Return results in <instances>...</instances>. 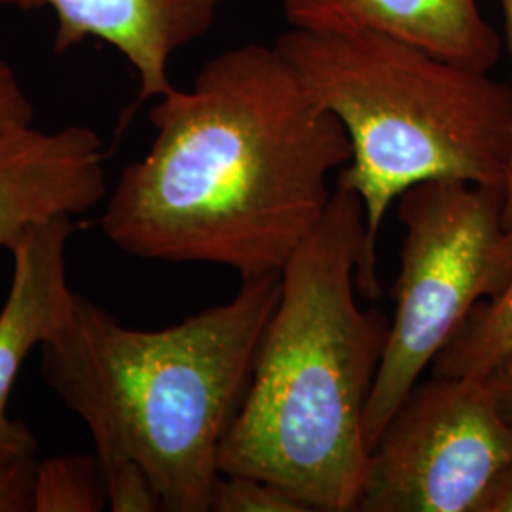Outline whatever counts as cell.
<instances>
[{
  "label": "cell",
  "mask_w": 512,
  "mask_h": 512,
  "mask_svg": "<svg viewBox=\"0 0 512 512\" xmlns=\"http://www.w3.org/2000/svg\"><path fill=\"white\" fill-rule=\"evenodd\" d=\"M148 118L154 143L120 173L101 219L118 249L145 260L281 274L325 217L330 173L351 160L346 129L275 46L207 59Z\"/></svg>",
  "instance_id": "6da1fadb"
},
{
  "label": "cell",
  "mask_w": 512,
  "mask_h": 512,
  "mask_svg": "<svg viewBox=\"0 0 512 512\" xmlns=\"http://www.w3.org/2000/svg\"><path fill=\"white\" fill-rule=\"evenodd\" d=\"M361 198L336 186L325 217L281 270L251 384L220 444L222 475L255 476L310 512H355L365 478V410L389 317L357 304Z\"/></svg>",
  "instance_id": "7a4b0ae2"
},
{
  "label": "cell",
  "mask_w": 512,
  "mask_h": 512,
  "mask_svg": "<svg viewBox=\"0 0 512 512\" xmlns=\"http://www.w3.org/2000/svg\"><path fill=\"white\" fill-rule=\"evenodd\" d=\"M281 274L241 279L238 294L162 330L128 329L74 293L38 346L46 385L86 423L95 452L135 459L164 511L209 512L220 444L251 384Z\"/></svg>",
  "instance_id": "3957f363"
},
{
  "label": "cell",
  "mask_w": 512,
  "mask_h": 512,
  "mask_svg": "<svg viewBox=\"0 0 512 512\" xmlns=\"http://www.w3.org/2000/svg\"><path fill=\"white\" fill-rule=\"evenodd\" d=\"M311 99L348 133L338 186L365 209L357 291L380 296L376 245L395 198L435 179L507 186L512 86L382 33L291 29L275 42Z\"/></svg>",
  "instance_id": "277c9868"
},
{
  "label": "cell",
  "mask_w": 512,
  "mask_h": 512,
  "mask_svg": "<svg viewBox=\"0 0 512 512\" xmlns=\"http://www.w3.org/2000/svg\"><path fill=\"white\" fill-rule=\"evenodd\" d=\"M503 215L505 190L486 184L435 179L401 196L406 234L395 315L366 403L368 450L463 319L509 283L512 228Z\"/></svg>",
  "instance_id": "5b68a950"
},
{
  "label": "cell",
  "mask_w": 512,
  "mask_h": 512,
  "mask_svg": "<svg viewBox=\"0 0 512 512\" xmlns=\"http://www.w3.org/2000/svg\"><path fill=\"white\" fill-rule=\"evenodd\" d=\"M511 459V423L488 380L433 376L368 450L357 511L476 512Z\"/></svg>",
  "instance_id": "8992f818"
},
{
  "label": "cell",
  "mask_w": 512,
  "mask_h": 512,
  "mask_svg": "<svg viewBox=\"0 0 512 512\" xmlns=\"http://www.w3.org/2000/svg\"><path fill=\"white\" fill-rule=\"evenodd\" d=\"M107 196L105 147L97 131L67 126L0 133V247L38 224L88 213Z\"/></svg>",
  "instance_id": "52a82bcc"
},
{
  "label": "cell",
  "mask_w": 512,
  "mask_h": 512,
  "mask_svg": "<svg viewBox=\"0 0 512 512\" xmlns=\"http://www.w3.org/2000/svg\"><path fill=\"white\" fill-rule=\"evenodd\" d=\"M73 232V217H57L29 230L10 249L14 274L0 310V465L37 456L35 433L10 416L8 399L23 361L71 310L67 243Z\"/></svg>",
  "instance_id": "ba28073f"
},
{
  "label": "cell",
  "mask_w": 512,
  "mask_h": 512,
  "mask_svg": "<svg viewBox=\"0 0 512 512\" xmlns=\"http://www.w3.org/2000/svg\"><path fill=\"white\" fill-rule=\"evenodd\" d=\"M222 0H0L19 10L52 8L55 54L86 38L105 40L128 59L139 76V103L164 97L175 86L169 61L177 50L213 27Z\"/></svg>",
  "instance_id": "9c48e42d"
},
{
  "label": "cell",
  "mask_w": 512,
  "mask_h": 512,
  "mask_svg": "<svg viewBox=\"0 0 512 512\" xmlns=\"http://www.w3.org/2000/svg\"><path fill=\"white\" fill-rule=\"evenodd\" d=\"M283 12L293 29L382 33L478 71H490L501 55L478 0H283Z\"/></svg>",
  "instance_id": "30bf717a"
},
{
  "label": "cell",
  "mask_w": 512,
  "mask_h": 512,
  "mask_svg": "<svg viewBox=\"0 0 512 512\" xmlns=\"http://www.w3.org/2000/svg\"><path fill=\"white\" fill-rule=\"evenodd\" d=\"M512 357V277L499 293L480 300L442 346L433 376L486 378Z\"/></svg>",
  "instance_id": "8fae6325"
},
{
  "label": "cell",
  "mask_w": 512,
  "mask_h": 512,
  "mask_svg": "<svg viewBox=\"0 0 512 512\" xmlns=\"http://www.w3.org/2000/svg\"><path fill=\"white\" fill-rule=\"evenodd\" d=\"M109 509L95 454L38 459L33 512H99Z\"/></svg>",
  "instance_id": "7c38bea8"
},
{
  "label": "cell",
  "mask_w": 512,
  "mask_h": 512,
  "mask_svg": "<svg viewBox=\"0 0 512 512\" xmlns=\"http://www.w3.org/2000/svg\"><path fill=\"white\" fill-rule=\"evenodd\" d=\"M95 456L105 480L109 511H164L158 488L135 459L118 452H95Z\"/></svg>",
  "instance_id": "4fadbf2b"
},
{
  "label": "cell",
  "mask_w": 512,
  "mask_h": 512,
  "mask_svg": "<svg viewBox=\"0 0 512 512\" xmlns=\"http://www.w3.org/2000/svg\"><path fill=\"white\" fill-rule=\"evenodd\" d=\"M211 512H310L294 495L255 476L220 475Z\"/></svg>",
  "instance_id": "5bb4252c"
},
{
  "label": "cell",
  "mask_w": 512,
  "mask_h": 512,
  "mask_svg": "<svg viewBox=\"0 0 512 512\" xmlns=\"http://www.w3.org/2000/svg\"><path fill=\"white\" fill-rule=\"evenodd\" d=\"M37 456L0 465V512H33Z\"/></svg>",
  "instance_id": "9a60e30c"
},
{
  "label": "cell",
  "mask_w": 512,
  "mask_h": 512,
  "mask_svg": "<svg viewBox=\"0 0 512 512\" xmlns=\"http://www.w3.org/2000/svg\"><path fill=\"white\" fill-rule=\"evenodd\" d=\"M35 107L23 90L18 74L0 59V133L10 129L31 128Z\"/></svg>",
  "instance_id": "2e32d148"
},
{
  "label": "cell",
  "mask_w": 512,
  "mask_h": 512,
  "mask_svg": "<svg viewBox=\"0 0 512 512\" xmlns=\"http://www.w3.org/2000/svg\"><path fill=\"white\" fill-rule=\"evenodd\" d=\"M476 512H512V459L494 476Z\"/></svg>",
  "instance_id": "e0dca14e"
},
{
  "label": "cell",
  "mask_w": 512,
  "mask_h": 512,
  "mask_svg": "<svg viewBox=\"0 0 512 512\" xmlns=\"http://www.w3.org/2000/svg\"><path fill=\"white\" fill-rule=\"evenodd\" d=\"M486 380L494 389L503 418L509 421L512 427V357L497 366L492 374L486 376Z\"/></svg>",
  "instance_id": "ac0fdd59"
},
{
  "label": "cell",
  "mask_w": 512,
  "mask_h": 512,
  "mask_svg": "<svg viewBox=\"0 0 512 512\" xmlns=\"http://www.w3.org/2000/svg\"><path fill=\"white\" fill-rule=\"evenodd\" d=\"M499 4L503 8L505 37H507V48H509L512 63V0H499ZM503 220H505L507 228H512V158L511 167H509V177H507V186H505V215H503Z\"/></svg>",
  "instance_id": "d6986e66"
}]
</instances>
